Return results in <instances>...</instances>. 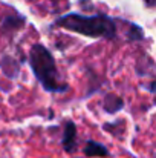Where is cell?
<instances>
[{
  "label": "cell",
  "instance_id": "6da1fadb",
  "mask_svg": "<svg viewBox=\"0 0 156 158\" xmlns=\"http://www.w3.org/2000/svg\"><path fill=\"white\" fill-rule=\"evenodd\" d=\"M29 63H31L34 75L37 77V80L43 85V88L46 91L66 92L69 89L67 83H64V80L61 78V75L57 69L55 58L46 49V46H43L42 43L32 45V48L29 51Z\"/></svg>",
  "mask_w": 156,
  "mask_h": 158
},
{
  "label": "cell",
  "instance_id": "7a4b0ae2",
  "mask_svg": "<svg viewBox=\"0 0 156 158\" xmlns=\"http://www.w3.org/2000/svg\"><path fill=\"white\" fill-rule=\"evenodd\" d=\"M57 25L87 35V37H104V39H115L116 35V23L113 19L107 15H81V14H66L57 20Z\"/></svg>",
  "mask_w": 156,
  "mask_h": 158
},
{
  "label": "cell",
  "instance_id": "3957f363",
  "mask_svg": "<svg viewBox=\"0 0 156 158\" xmlns=\"http://www.w3.org/2000/svg\"><path fill=\"white\" fill-rule=\"evenodd\" d=\"M63 148L66 152H74L77 148V126L72 121L66 123L64 134H63Z\"/></svg>",
  "mask_w": 156,
  "mask_h": 158
},
{
  "label": "cell",
  "instance_id": "277c9868",
  "mask_svg": "<svg viewBox=\"0 0 156 158\" xmlns=\"http://www.w3.org/2000/svg\"><path fill=\"white\" fill-rule=\"evenodd\" d=\"M84 154L87 157H107L109 151L107 148L103 146L101 143H95V141H89L87 146L84 148Z\"/></svg>",
  "mask_w": 156,
  "mask_h": 158
},
{
  "label": "cell",
  "instance_id": "5b68a950",
  "mask_svg": "<svg viewBox=\"0 0 156 158\" xmlns=\"http://www.w3.org/2000/svg\"><path fill=\"white\" fill-rule=\"evenodd\" d=\"M122 105H124V102H122L121 97H118V95H115V94H109V95H106V100H104V109H106L107 112L115 114L116 110H119V109L122 107Z\"/></svg>",
  "mask_w": 156,
  "mask_h": 158
},
{
  "label": "cell",
  "instance_id": "8992f818",
  "mask_svg": "<svg viewBox=\"0 0 156 158\" xmlns=\"http://www.w3.org/2000/svg\"><path fill=\"white\" fill-rule=\"evenodd\" d=\"M146 2H147L149 6H153V5H155V0H146Z\"/></svg>",
  "mask_w": 156,
  "mask_h": 158
}]
</instances>
